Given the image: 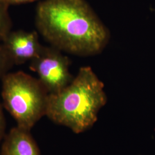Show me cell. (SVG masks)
<instances>
[{
	"mask_svg": "<svg viewBox=\"0 0 155 155\" xmlns=\"http://www.w3.org/2000/svg\"><path fill=\"white\" fill-rule=\"evenodd\" d=\"M38 31L51 46L73 55L101 54L110 33L86 0H43L36 9Z\"/></svg>",
	"mask_w": 155,
	"mask_h": 155,
	"instance_id": "6da1fadb",
	"label": "cell"
},
{
	"mask_svg": "<svg viewBox=\"0 0 155 155\" xmlns=\"http://www.w3.org/2000/svg\"><path fill=\"white\" fill-rule=\"evenodd\" d=\"M107 101L104 83L91 67H82L64 89L49 94L45 116L74 133H83L97 122Z\"/></svg>",
	"mask_w": 155,
	"mask_h": 155,
	"instance_id": "7a4b0ae2",
	"label": "cell"
},
{
	"mask_svg": "<svg viewBox=\"0 0 155 155\" xmlns=\"http://www.w3.org/2000/svg\"><path fill=\"white\" fill-rule=\"evenodd\" d=\"M2 81L4 106L17 127L31 130L46 115L49 93L39 79L23 71L7 73Z\"/></svg>",
	"mask_w": 155,
	"mask_h": 155,
	"instance_id": "3957f363",
	"label": "cell"
},
{
	"mask_svg": "<svg viewBox=\"0 0 155 155\" xmlns=\"http://www.w3.org/2000/svg\"><path fill=\"white\" fill-rule=\"evenodd\" d=\"M70 61L52 46H43L39 55L30 61L29 68L36 72L47 92L56 94L64 89L74 79L70 70Z\"/></svg>",
	"mask_w": 155,
	"mask_h": 155,
	"instance_id": "277c9868",
	"label": "cell"
},
{
	"mask_svg": "<svg viewBox=\"0 0 155 155\" xmlns=\"http://www.w3.org/2000/svg\"><path fill=\"white\" fill-rule=\"evenodd\" d=\"M2 47L14 64H22L39 55L43 45L37 32L22 30L11 31L2 40Z\"/></svg>",
	"mask_w": 155,
	"mask_h": 155,
	"instance_id": "5b68a950",
	"label": "cell"
},
{
	"mask_svg": "<svg viewBox=\"0 0 155 155\" xmlns=\"http://www.w3.org/2000/svg\"><path fill=\"white\" fill-rule=\"evenodd\" d=\"M1 155H40L39 148L30 133L21 127L12 128L4 139Z\"/></svg>",
	"mask_w": 155,
	"mask_h": 155,
	"instance_id": "8992f818",
	"label": "cell"
},
{
	"mask_svg": "<svg viewBox=\"0 0 155 155\" xmlns=\"http://www.w3.org/2000/svg\"><path fill=\"white\" fill-rule=\"evenodd\" d=\"M9 4L0 2V42L11 31L12 21L9 13Z\"/></svg>",
	"mask_w": 155,
	"mask_h": 155,
	"instance_id": "52a82bcc",
	"label": "cell"
},
{
	"mask_svg": "<svg viewBox=\"0 0 155 155\" xmlns=\"http://www.w3.org/2000/svg\"><path fill=\"white\" fill-rule=\"evenodd\" d=\"M13 65L14 64L8 55L5 50L0 45V79L3 78Z\"/></svg>",
	"mask_w": 155,
	"mask_h": 155,
	"instance_id": "ba28073f",
	"label": "cell"
},
{
	"mask_svg": "<svg viewBox=\"0 0 155 155\" xmlns=\"http://www.w3.org/2000/svg\"><path fill=\"white\" fill-rule=\"evenodd\" d=\"M5 129V118L2 111V106L0 104V141L2 140V139L4 136Z\"/></svg>",
	"mask_w": 155,
	"mask_h": 155,
	"instance_id": "9c48e42d",
	"label": "cell"
},
{
	"mask_svg": "<svg viewBox=\"0 0 155 155\" xmlns=\"http://www.w3.org/2000/svg\"><path fill=\"white\" fill-rule=\"evenodd\" d=\"M36 0H9V4L11 5H18L32 2Z\"/></svg>",
	"mask_w": 155,
	"mask_h": 155,
	"instance_id": "30bf717a",
	"label": "cell"
},
{
	"mask_svg": "<svg viewBox=\"0 0 155 155\" xmlns=\"http://www.w3.org/2000/svg\"><path fill=\"white\" fill-rule=\"evenodd\" d=\"M0 2H6L9 4V0H0ZM10 5V4H9Z\"/></svg>",
	"mask_w": 155,
	"mask_h": 155,
	"instance_id": "8fae6325",
	"label": "cell"
}]
</instances>
